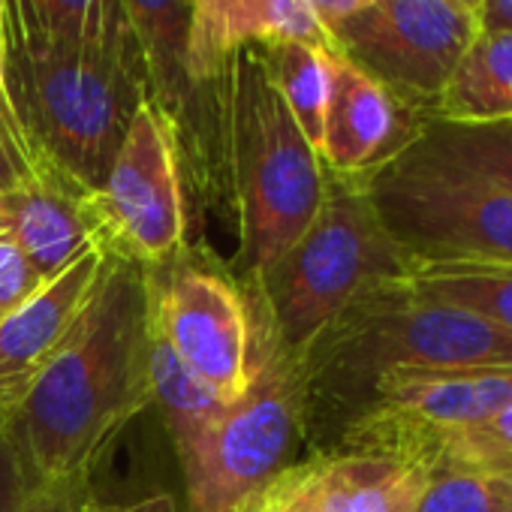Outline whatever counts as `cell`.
Masks as SVG:
<instances>
[{
	"mask_svg": "<svg viewBox=\"0 0 512 512\" xmlns=\"http://www.w3.org/2000/svg\"><path fill=\"white\" fill-rule=\"evenodd\" d=\"M148 266L106 253L100 278L10 422L37 482L91 476L112 437L151 407Z\"/></svg>",
	"mask_w": 512,
	"mask_h": 512,
	"instance_id": "6da1fadb",
	"label": "cell"
},
{
	"mask_svg": "<svg viewBox=\"0 0 512 512\" xmlns=\"http://www.w3.org/2000/svg\"><path fill=\"white\" fill-rule=\"evenodd\" d=\"M311 455L332 452L374 383L404 368H512V335L440 302L410 275L362 287L296 359Z\"/></svg>",
	"mask_w": 512,
	"mask_h": 512,
	"instance_id": "7a4b0ae2",
	"label": "cell"
},
{
	"mask_svg": "<svg viewBox=\"0 0 512 512\" xmlns=\"http://www.w3.org/2000/svg\"><path fill=\"white\" fill-rule=\"evenodd\" d=\"M205 94L214 115L208 187L235 205L241 272L253 281L311 226L326 166L278 94L266 46L229 55Z\"/></svg>",
	"mask_w": 512,
	"mask_h": 512,
	"instance_id": "3957f363",
	"label": "cell"
},
{
	"mask_svg": "<svg viewBox=\"0 0 512 512\" xmlns=\"http://www.w3.org/2000/svg\"><path fill=\"white\" fill-rule=\"evenodd\" d=\"M4 79L34 172L97 193L148 94L142 70L118 55L67 43L0 0Z\"/></svg>",
	"mask_w": 512,
	"mask_h": 512,
	"instance_id": "277c9868",
	"label": "cell"
},
{
	"mask_svg": "<svg viewBox=\"0 0 512 512\" xmlns=\"http://www.w3.org/2000/svg\"><path fill=\"white\" fill-rule=\"evenodd\" d=\"M410 272L413 263L383 229L362 181L326 169L311 226L263 275L244 281V296L266 314L278 344L299 359L362 287Z\"/></svg>",
	"mask_w": 512,
	"mask_h": 512,
	"instance_id": "5b68a950",
	"label": "cell"
},
{
	"mask_svg": "<svg viewBox=\"0 0 512 512\" xmlns=\"http://www.w3.org/2000/svg\"><path fill=\"white\" fill-rule=\"evenodd\" d=\"M253 377L247 392L181 464L187 512H241L308 446L299 362L278 344L266 314L247 296Z\"/></svg>",
	"mask_w": 512,
	"mask_h": 512,
	"instance_id": "8992f818",
	"label": "cell"
},
{
	"mask_svg": "<svg viewBox=\"0 0 512 512\" xmlns=\"http://www.w3.org/2000/svg\"><path fill=\"white\" fill-rule=\"evenodd\" d=\"M383 229L416 266H512V196L413 142L359 178Z\"/></svg>",
	"mask_w": 512,
	"mask_h": 512,
	"instance_id": "52a82bcc",
	"label": "cell"
},
{
	"mask_svg": "<svg viewBox=\"0 0 512 512\" xmlns=\"http://www.w3.org/2000/svg\"><path fill=\"white\" fill-rule=\"evenodd\" d=\"M512 407V368H404L383 374L332 452L377 455L425 470L431 446ZM428 473V470H425Z\"/></svg>",
	"mask_w": 512,
	"mask_h": 512,
	"instance_id": "ba28073f",
	"label": "cell"
},
{
	"mask_svg": "<svg viewBox=\"0 0 512 512\" xmlns=\"http://www.w3.org/2000/svg\"><path fill=\"white\" fill-rule=\"evenodd\" d=\"M476 34L473 13L455 0H371L329 28V49L428 115Z\"/></svg>",
	"mask_w": 512,
	"mask_h": 512,
	"instance_id": "9c48e42d",
	"label": "cell"
},
{
	"mask_svg": "<svg viewBox=\"0 0 512 512\" xmlns=\"http://www.w3.org/2000/svg\"><path fill=\"white\" fill-rule=\"evenodd\" d=\"M97 244L139 266H160L184 250L187 214L172 121L145 100L112 163L106 184L88 196Z\"/></svg>",
	"mask_w": 512,
	"mask_h": 512,
	"instance_id": "30bf717a",
	"label": "cell"
},
{
	"mask_svg": "<svg viewBox=\"0 0 512 512\" xmlns=\"http://www.w3.org/2000/svg\"><path fill=\"white\" fill-rule=\"evenodd\" d=\"M151 323L226 407L250 386L253 326L244 296L217 272L187 260V247L160 266H148Z\"/></svg>",
	"mask_w": 512,
	"mask_h": 512,
	"instance_id": "8fae6325",
	"label": "cell"
},
{
	"mask_svg": "<svg viewBox=\"0 0 512 512\" xmlns=\"http://www.w3.org/2000/svg\"><path fill=\"white\" fill-rule=\"evenodd\" d=\"M422 467L353 452L299 458L241 512H413Z\"/></svg>",
	"mask_w": 512,
	"mask_h": 512,
	"instance_id": "7c38bea8",
	"label": "cell"
},
{
	"mask_svg": "<svg viewBox=\"0 0 512 512\" xmlns=\"http://www.w3.org/2000/svg\"><path fill=\"white\" fill-rule=\"evenodd\" d=\"M103 260L106 250L91 247L22 308L0 317V428H10L28 389L85 308Z\"/></svg>",
	"mask_w": 512,
	"mask_h": 512,
	"instance_id": "4fadbf2b",
	"label": "cell"
},
{
	"mask_svg": "<svg viewBox=\"0 0 512 512\" xmlns=\"http://www.w3.org/2000/svg\"><path fill=\"white\" fill-rule=\"evenodd\" d=\"M422 115L332 52V91L320 160L335 175L362 178L392 160L419 130Z\"/></svg>",
	"mask_w": 512,
	"mask_h": 512,
	"instance_id": "5bb4252c",
	"label": "cell"
},
{
	"mask_svg": "<svg viewBox=\"0 0 512 512\" xmlns=\"http://www.w3.org/2000/svg\"><path fill=\"white\" fill-rule=\"evenodd\" d=\"M284 40L329 46V34L305 0H190V91L196 94V88L208 85L229 55L247 46H275Z\"/></svg>",
	"mask_w": 512,
	"mask_h": 512,
	"instance_id": "9a60e30c",
	"label": "cell"
},
{
	"mask_svg": "<svg viewBox=\"0 0 512 512\" xmlns=\"http://www.w3.org/2000/svg\"><path fill=\"white\" fill-rule=\"evenodd\" d=\"M0 232H7L52 281L82 253L97 247V229L88 211V193L55 172L34 175L0 193Z\"/></svg>",
	"mask_w": 512,
	"mask_h": 512,
	"instance_id": "2e32d148",
	"label": "cell"
},
{
	"mask_svg": "<svg viewBox=\"0 0 512 512\" xmlns=\"http://www.w3.org/2000/svg\"><path fill=\"white\" fill-rule=\"evenodd\" d=\"M425 118L449 124L512 121V34H476Z\"/></svg>",
	"mask_w": 512,
	"mask_h": 512,
	"instance_id": "e0dca14e",
	"label": "cell"
},
{
	"mask_svg": "<svg viewBox=\"0 0 512 512\" xmlns=\"http://www.w3.org/2000/svg\"><path fill=\"white\" fill-rule=\"evenodd\" d=\"M121 4L148 64L151 100L175 127L193 97L187 82L190 0H121Z\"/></svg>",
	"mask_w": 512,
	"mask_h": 512,
	"instance_id": "ac0fdd59",
	"label": "cell"
},
{
	"mask_svg": "<svg viewBox=\"0 0 512 512\" xmlns=\"http://www.w3.org/2000/svg\"><path fill=\"white\" fill-rule=\"evenodd\" d=\"M148 386H151V407L163 413L178 461L184 464L229 407L196 374L184 368V362L172 353V347L163 341V335L154 329L151 320H148Z\"/></svg>",
	"mask_w": 512,
	"mask_h": 512,
	"instance_id": "d6986e66",
	"label": "cell"
},
{
	"mask_svg": "<svg viewBox=\"0 0 512 512\" xmlns=\"http://www.w3.org/2000/svg\"><path fill=\"white\" fill-rule=\"evenodd\" d=\"M46 34L124 58L148 79V64L121 0H10ZM151 94V91H148Z\"/></svg>",
	"mask_w": 512,
	"mask_h": 512,
	"instance_id": "ffe728a7",
	"label": "cell"
},
{
	"mask_svg": "<svg viewBox=\"0 0 512 512\" xmlns=\"http://www.w3.org/2000/svg\"><path fill=\"white\" fill-rule=\"evenodd\" d=\"M410 142L425 154L461 172H470L512 196V121L449 124L422 115L419 130Z\"/></svg>",
	"mask_w": 512,
	"mask_h": 512,
	"instance_id": "44dd1931",
	"label": "cell"
},
{
	"mask_svg": "<svg viewBox=\"0 0 512 512\" xmlns=\"http://www.w3.org/2000/svg\"><path fill=\"white\" fill-rule=\"evenodd\" d=\"M266 55L278 94L284 97L305 139L320 154L323 121L332 91V49L308 40H284L266 46Z\"/></svg>",
	"mask_w": 512,
	"mask_h": 512,
	"instance_id": "7402d4cb",
	"label": "cell"
},
{
	"mask_svg": "<svg viewBox=\"0 0 512 512\" xmlns=\"http://www.w3.org/2000/svg\"><path fill=\"white\" fill-rule=\"evenodd\" d=\"M410 281L512 335V266H416Z\"/></svg>",
	"mask_w": 512,
	"mask_h": 512,
	"instance_id": "603a6c76",
	"label": "cell"
},
{
	"mask_svg": "<svg viewBox=\"0 0 512 512\" xmlns=\"http://www.w3.org/2000/svg\"><path fill=\"white\" fill-rule=\"evenodd\" d=\"M413 512H512V482L494 470H434Z\"/></svg>",
	"mask_w": 512,
	"mask_h": 512,
	"instance_id": "cb8c5ba5",
	"label": "cell"
},
{
	"mask_svg": "<svg viewBox=\"0 0 512 512\" xmlns=\"http://www.w3.org/2000/svg\"><path fill=\"white\" fill-rule=\"evenodd\" d=\"M43 284L46 278L28 260V253L7 232H0V317L22 308L43 290Z\"/></svg>",
	"mask_w": 512,
	"mask_h": 512,
	"instance_id": "d4e9b609",
	"label": "cell"
},
{
	"mask_svg": "<svg viewBox=\"0 0 512 512\" xmlns=\"http://www.w3.org/2000/svg\"><path fill=\"white\" fill-rule=\"evenodd\" d=\"M91 476L37 482L19 512H91L94 509Z\"/></svg>",
	"mask_w": 512,
	"mask_h": 512,
	"instance_id": "484cf974",
	"label": "cell"
},
{
	"mask_svg": "<svg viewBox=\"0 0 512 512\" xmlns=\"http://www.w3.org/2000/svg\"><path fill=\"white\" fill-rule=\"evenodd\" d=\"M37 479L31 476L16 440L7 428H0V512H19Z\"/></svg>",
	"mask_w": 512,
	"mask_h": 512,
	"instance_id": "4316f807",
	"label": "cell"
},
{
	"mask_svg": "<svg viewBox=\"0 0 512 512\" xmlns=\"http://www.w3.org/2000/svg\"><path fill=\"white\" fill-rule=\"evenodd\" d=\"M34 163L28 157V148L22 142L19 127L0 115V193L19 187L22 181L34 178Z\"/></svg>",
	"mask_w": 512,
	"mask_h": 512,
	"instance_id": "83f0119b",
	"label": "cell"
},
{
	"mask_svg": "<svg viewBox=\"0 0 512 512\" xmlns=\"http://www.w3.org/2000/svg\"><path fill=\"white\" fill-rule=\"evenodd\" d=\"M473 19L479 34H512V0H479Z\"/></svg>",
	"mask_w": 512,
	"mask_h": 512,
	"instance_id": "f1b7e54d",
	"label": "cell"
},
{
	"mask_svg": "<svg viewBox=\"0 0 512 512\" xmlns=\"http://www.w3.org/2000/svg\"><path fill=\"white\" fill-rule=\"evenodd\" d=\"M308 10L314 13V19L323 25V31L329 34L332 25H338L341 19L353 16L356 10H362L371 0H305Z\"/></svg>",
	"mask_w": 512,
	"mask_h": 512,
	"instance_id": "f546056e",
	"label": "cell"
},
{
	"mask_svg": "<svg viewBox=\"0 0 512 512\" xmlns=\"http://www.w3.org/2000/svg\"><path fill=\"white\" fill-rule=\"evenodd\" d=\"M91 512H178V509H175L172 497L160 494V497L139 500V503H133V506H100V503H94Z\"/></svg>",
	"mask_w": 512,
	"mask_h": 512,
	"instance_id": "4dcf8cb0",
	"label": "cell"
},
{
	"mask_svg": "<svg viewBox=\"0 0 512 512\" xmlns=\"http://www.w3.org/2000/svg\"><path fill=\"white\" fill-rule=\"evenodd\" d=\"M0 115L10 118V121L16 124V118H13V109H10V97H7V79H4V52H0ZM16 127H19V124H16Z\"/></svg>",
	"mask_w": 512,
	"mask_h": 512,
	"instance_id": "1f68e13d",
	"label": "cell"
},
{
	"mask_svg": "<svg viewBox=\"0 0 512 512\" xmlns=\"http://www.w3.org/2000/svg\"><path fill=\"white\" fill-rule=\"evenodd\" d=\"M455 4H461L467 13H476L479 10V0H455Z\"/></svg>",
	"mask_w": 512,
	"mask_h": 512,
	"instance_id": "d6a6232c",
	"label": "cell"
},
{
	"mask_svg": "<svg viewBox=\"0 0 512 512\" xmlns=\"http://www.w3.org/2000/svg\"><path fill=\"white\" fill-rule=\"evenodd\" d=\"M500 473H503V476H506V479H509V482H512V464H506V467H503V470H500Z\"/></svg>",
	"mask_w": 512,
	"mask_h": 512,
	"instance_id": "836d02e7",
	"label": "cell"
},
{
	"mask_svg": "<svg viewBox=\"0 0 512 512\" xmlns=\"http://www.w3.org/2000/svg\"><path fill=\"white\" fill-rule=\"evenodd\" d=\"M0 52H4V37H0Z\"/></svg>",
	"mask_w": 512,
	"mask_h": 512,
	"instance_id": "e575fe53",
	"label": "cell"
}]
</instances>
